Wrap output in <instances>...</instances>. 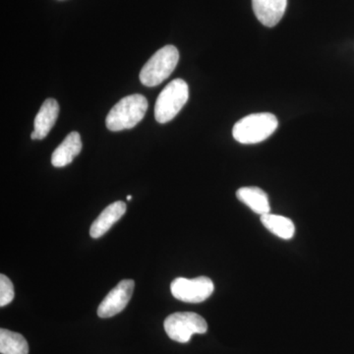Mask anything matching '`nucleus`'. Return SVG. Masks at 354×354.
<instances>
[{"instance_id": "f257e3e1", "label": "nucleus", "mask_w": 354, "mask_h": 354, "mask_svg": "<svg viewBox=\"0 0 354 354\" xmlns=\"http://www.w3.org/2000/svg\"><path fill=\"white\" fill-rule=\"evenodd\" d=\"M148 109L144 95L134 94L121 99L109 111L106 118L109 130L113 132L131 129L143 120Z\"/></svg>"}, {"instance_id": "f03ea898", "label": "nucleus", "mask_w": 354, "mask_h": 354, "mask_svg": "<svg viewBox=\"0 0 354 354\" xmlns=\"http://www.w3.org/2000/svg\"><path fill=\"white\" fill-rule=\"evenodd\" d=\"M279 127L278 118L269 113H253L235 123L232 136L244 145L261 143L274 134Z\"/></svg>"}, {"instance_id": "7ed1b4c3", "label": "nucleus", "mask_w": 354, "mask_h": 354, "mask_svg": "<svg viewBox=\"0 0 354 354\" xmlns=\"http://www.w3.org/2000/svg\"><path fill=\"white\" fill-rule=\"evenodd\" d=\"M179 60L178 50L174 46H165L158 50L140 72V81L147 87H156L164 82L176 69Z\"/></svg>"}, {"instance_id": "20e7f679", "label": "nucleus", "mask_w": 354, "mask_h": 354, "mask_svg": "<svg viewBox=\"0 0 354 354\" xmlns=\"http://www.w3.org/2000/svg\"><path fill=\"white\" fill-rule=\"evenodd\" d=\"M189 97V88L183 79H176L165 86L158 95L155 106V118L158 123L169 122L185 106Z\"/></svg>"}, {"instance_id": "39448f33", "label": "nucleus", "mask_w": 354, "mask_h": 354, "mask_svg": "<svg viewBox=\"0 0 354 354\" xmlns=\"http://www.w3.org/2000/svg\"><path fill=\"white\" fill-rule=\"evenodd\" d=\"M165 333L172 341L186 344L195 334H205L208 324L202 316L193 312H178L167 317L165 320Z\"/></svg>"}, {"instance_id": "423d86ee", "label": "nucleus", "mask_w": 354, "mask_h": 354, "mask_svg": "<svg viewBox=\"0 0 354 354\" xmlns=\"http://www.w3.org/2000/svg\"><path fill=\"white\" fill-rule=\"evenodd\" d=\"M215 286L211 279L198 277L196 279L177 278L172 281V295L187 304H201L213 295Z\"/></svg>"}, {"instance_id": "0eeeda50", "label": "nucleus", "mask_w": 354, "mask_h": 354, "mask_svg": "<svg viewBox=\"0 0 354 354\" xmlns=\"http://www.w3.org/2000/svg\"><path fill=\"white\" fill-rule=\"evenodd\" d=\"M135 283L132 279H123L102 300L97 308L101 318H111L122 312L131 299Z\"/></svg>"}, {"instance_id": "6e6552de", "label": "nucleus", "mask_w": 354, "mask_h": 354, "mask_svg": "<svg viewBox=\"0 0 354 354\" xmlns=\"http://www.w3.org/2000/svg\"><path fill=\"white\" fill-rule=\"evenodd\" d=\"M59 114V104L55 99H46L41 104L34 121V131L32 140H41L48 136V133L55 127Z\"/></svg>"}, {"instance_id": "1a4fd4ad", "label": "nucleus", "mask_w": 354, "mask_h": 354, "mask_svg": "<svg viewBox=\"0 0 354 354\" xmlns=\"http://www.w3.org/2000/svg\"><path fill=\"white\" fill-rule=\"evenodd\" d=\"M288 6V0H252V7L257 19L266 27H274Z\"/></svg>"}, {"instance_id": "9d476101", "label": "nucleus", "mask_w": 354, "mask_h": 354, "mask_svg": "<svg viewBox=\"0 0 354 354\" xmlns=\"http://www.w3.org/2000/svg\"><path fill=\"white\" fill-rule=\"evenodd\" d=\"M127 209V204L122 201L114 202L109 205L91 225V236L93 239H100L102 235L106 234L114 223H118L124 216Z\"/></svg>"}, {"instance_id": "9b49d317", "label": "nucleus", "mask_w": 354, "mask_h": 354, "mask_svg": "<svg viewBox=\"0 0 354 354\" xmlns=\"http://www.w3.org/2000/svg\"><path fill=\"white\" fill-rule=\"evenodd\" d=\"M82 150V140L78 132L69 133L62 143L51 156V165L55 167H64L73 162Z\"/></svg>"}, {"instance_id": "f8f14e48", "label": "nucleus", "mask_w": 354, "mask_h": 354, "mask_svg": "<svg viewBox=\"0 0 354 354\" xmlns=\"http://www.w3.org/2000/svg\"><path fill=\"white\" fill-rule=\"evenodd\" d=\"M236 197L239 201L245 204L258 215H266L271 211L269 197L264 190L259 187H242L236 191Z\"/></svg>"}, {"instance_id": "ddd939ff", "label": "nucleus", "mask_w": 354, "mask_h": 354, "mask_svg": "<svg viewBox=\"0 0 354 354\" xmlns=\"http://www.w3.org/2000/svg\"><path fill=\"white\" fill-rule=\"evenodd\" d=\"M261 223L271 234L277 235L279 239L290 241L295 236V223L286 216L266 214L261 216Z\"/></svg>"}, {"instance_id": "4468645a", "label": "nucleus", "mask_w": 354, "mask_h": 354, "mask_svg": "<svg viewBox=\"0 0 354 354\" xmlns=\"http://www.w3.org/2000/svg\"><path fill=\"white\" fill-rule=\"evenodd\" d=\"M0 353L28 354L29 344L22 335L6 329L0 330Z\"/></svg>"}, {"instance_id": "2eb2a0df", "label": "nucleus", "mask_w": 354, "mask_h": 354, "mask_svg": "<svg viewBox=\"0 0 354 354\" xmlns=\"http://www.w3.org/2000/svg\"><path fill=\"white\" fill-rule=\"evenodd\" d=\"M14 299V286L6 274H0V306L4 307Z\"/></svg>"}, {"instance_id": "dca6fc26", "label": "nucleus", "mask_w": 354, "mask_h": 354, "mask_svg": "<svg viewBox=\"0 0 354 354\" xmlns=\"http://www.w3.org/2000/svg\"><path fill=\"white\" fill-rule=\"evenodd\" d=\"M127 200H128V201H131V200H132V196H130V195H128V196H127Z\"/></svg>"}]
</instances>
